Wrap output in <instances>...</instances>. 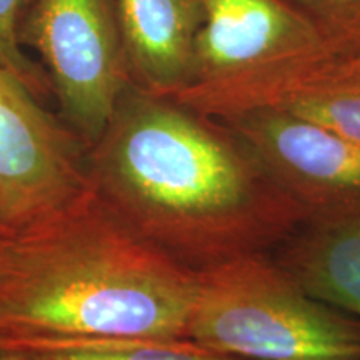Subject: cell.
<instances>
[{
    "label": "cell",
    "mask_w": 360,
    "mask_h": 360,
    "mask_svg": "<svg viewBox=\"0 0 360 360\" xmlns=\"http://www.w3.org/2000/svg\"><path fill=\"white\" fill-rule=\"evenodd\" d=\"M262 107L282 109L360 143V64L357 58H327L283 72L252 90L242 112Z\"/></svg>",
    "instance_id": "cell-9"
},
{
    "label": "cell",
    "mask_w": 360,
    "mask_h": 360,
    "mask_svg": "<svg viewBox=\"0 0 360 360\" xmlns=\"http://www.w3.org/2000/svg\"><path fill=\"white\" fill-rule=\"evenodd\" d=\"M130 84L177 96L195 77V45L204 25L197 0H117Z\"/></svg>",
    "instance_id": "cell-8"
},
{
    "label": "cell",
    "mask_w": 360,
    "mask_h": 360,
    "mask_svg": "<svg viewBox=\"0 0 360 360\" xmlns=\"http://www.w3.org/2000/svg\"><path fill=\"white\" fill-rule=\"evenodd\" d=\"M197 2L204 25L197 37L191 87L242 82L285 67L339 58L307 17L287 0Z\"/></svg>",
    "instance_id": "cell-7"
},
{
    "label": "cell",
    "mask_w": 360,
    "mask_h": 360,
    "mask_svg": "<svg viewBox=\"0 0 360 360\" xmlns=\"http://www.w3.org/2000/svg\"><path fill=\"white\" fill-rule=\"evenodd\" d=\"M357 62H359V64H360V57H359V58H357Z\"/></svg>",
    "instance_id": "cell-16"
},
{
    "label": "cell",
    "mask_w": 360,
    "mask_h": 360,
    "mask_svg": "<svg viewBox=\"0 0 360 360\" xmlns=\"http://www.w3.org/2000/svg\"><path fill=\"white\" fill-rule=\"evenodd\" d=\"M195 274L134 236L92 187L0 237V345L186 339Z\"/></svg>",
    "instance_id": "cell-2"
},
{
    "label": "cell",
    "mask_w": 360,
    "mask_h": 360,
    "mask_svg": "<svg viewBox=\"0 0 360 360\" xmlns=\"http://www.w3.org/2000/svg\"><path fill=\"white\" fill-rule=\"evenodd\" d=\"M315 27L335 57H360V0H287Z\"/></svg>",
    "instance_id": "cell-13"
},
{
    "label": "cell",
    "mask_w": 360,
    "mask_h": 360,
    "mask_svg": "<svg viewBox=\"0 0 360 360\" xmlns=\"http://www.w3.org/2000/svg\"><path fill=\"white\" fill-rule=\"evenodd\" d=\"M0 360H20V355L12 349L0 347Z\"/></svg>",
    "instance_id": "cell-14"
},
{
    "label": "cell",
    "mask_w": 360,
    "mask_h": 360,
    "mask_svg": "<svg viewBox=\"0 0 360 360\" xmlns=\"http://www.w3.org/2000/svg\"><path fill=\"white\" fill-rule=\"evenodd\" d=\"M270 255L307 294L360 319V214L305 224Z\"/></svg>",
    "instance_id": "cell-10"
},
{
    "label": "cell",
    "mask_w": 360,
    "mask_h": 360,
    "mask_svg": "<svg viewBox=\"0 0 360 360\" xmlns=\"http://www.w3.org/2000/svg\"><path fill=\"white\" fill-rule=\"evenodd\" d=\"M2 347V345H0ZM20 360H244L177 340H40L6 345Z\"/></svg>",
    "instance_id": "cell-11"
},
{
    "label": "cell",
    "mask_w": 360,
    "mask_h": 360,
    "mask_svg": "<svg viewBox=\"0 0 360 360\" xmlns=\"http://www.w3.org/2000/svg\"><path fill=\"white\" fill-rule=\"evenodd\" d=\"M20 42L37 52L58 117L92 146L130 84L117 0H35Z\"/></svg>",
    "instance_id": "cell-4"
},
{
    "label": "cell",
    "mask_w": 360,
    "mask_h": 360,
    "mask_svg": "<svg viewBox=\"0 0 360 360\" xmlns=\"http://www.w3.org/2000/svg\"><path fill=\"white\" fill-rule=\"evenodd\" d=\"M278 186L304 210L305 224L360 214V143L276 107L225 117Z\"/></svg>",
    "instance_id": "cell-6"
},
{
    "label": "cell",
    "mask_w": 360,
    "mask_h": 360,
    "mask_svg": "<svg viewBox=\"0 0 360 360\" xmlns=\"http://www.w3.org/2000/svg\"><path fill=\"white\" fill-rule=\"evenodd\" d=\"M2 233H4V225L0 222V237H2Z\"/></svg>",
    "instance_id": "cell-15"
},
{
    "label": "cell",
    "mask_w": 360,
    "mask_h": 360,
    "mask_svg": "<svg viewBox=\"0 0 360 360\" xmlns=\"http://www.w3.org/2000/svg\"><path fill=\"white\" fill-rule=\"evenodd\" d=\"M35 0H0V65L12 72L40 102L51 103L52 87L42 64L25 52L20 32Z\"/></svg>",
    "instance_id": "cell-12"
},
{
    "label": "cell",
    "mask_w": 360,
    "mask_h": 360,
    "mask_svg": "<svg viewBox=\"0 0 360 360\" xmlns=\"http://www.w3.org/2000/svg\"><path fill=\"white\" fill-rule=\"evenodd\" d=\"M186 339L244 360H360V319L307 294L270 254L195 274Z\"/></svg>",
    "instance_id": "cell-3"
},
{
    "label": "cell",
    "mask_w": 360,
    "mask_h": 360,
    "mask_svg": "<svg viewBox=\"0 0 360 360\" xmlns=\"http://www.w3.org/2000/svg\"><path fill=\"white\" fill-rule=\"evenodd\" d=\"M85 167L134 236L193 274L272 254L307 222L237 130L132 84L87 147Z\"/></svg>",
    "instance_id": "cell-1"
},
{
    "label": "cell",
    "mask_w": 360,
    "mask_h": 360,
    "mask_svg": "<svg viewBox=\"0 0 360 360\" xmlns=\"http://www.w3.org/2000/svg\"><path fill=\"white\" fill-rule=\"evenodd\" d=\"M87 147L0 65V222L24 227L89 187Z\"/></svg>",
    "instance_id": "cell-5"
}]
</instances>
